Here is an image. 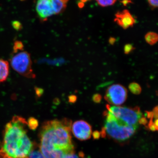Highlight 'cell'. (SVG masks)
Returning <instances> with one entry per match:
<instances>
[{"label":"cell","mask_w":158,"mask_h":158,"mask_svg":"<svg viewBox=\"0 0 158 158\" xmlns=\"http://www.w3.org/2000/svg\"><path fill=\"white\" fill-rule=\"evenodd\" d=\"M71 123L68 119L45 122L40 133V153L45 158H63L73 153L71 136Z\"/></svg>","instance_id":"cell-1"},{"label":"cell","mask_w":158,"mask_h":158,"mask_svg":"<svg viewBox=\"0 0 158 158\" xmlns=\"http://www.w3.org/2000/svg\"><path fill=\"white\" fill-rule=\"evenodd\" d=\"M27 123L19 116H15L6 124L0 158H29L34 144L27 135Z\"/></svg>","instance_id":"cell-2"},{"label":"cell","mask_w":158,"mask_h":158,"mask_svg":"<svg viewBox=\"0 0 158 158\" xmlns=\"http://www.w3.org/2000/svg\"><path fill=\"white\" fill-rule=\"evenodd\" d=\"M106 116L105 133L113 139L119 141L127 140L135 134L137 127L131 126L116 118L109 111L104 113Z\"/></svg>","instance_id":"cell-3"},{"label":"cell","mask_w":158,"mask_h":158,"mask_svg":"<svg viewBox=\"0 0 158 158\" xmlns=\"http://www.w3.org/2000/svg\"><path fill=\"white\" fill-rule=\"evenodd\" d=\"M11 67L16 72L27 78L35 79L36 74L32 68V61L30 54L27 51L16 53L10 59Z\"/></svg>","instance_id":"cell-4"},{"label":"cell","mask_w":158,"mask_h":158,"mask_svg":"<svg viewBox=\"0 0 158 158\" xmlns=\"http://www.w3.org/2000/svg\"><path fill=\"white\" fill-rule=\"evenodd\" d=\"M108 111L116 118L126 124L138 127L139 119L142 117L140 108L137 106L134 108L111 106L107 105Z\"/></svg>","instance_id":"cell-5"},{"label":"cell","mask_w":158,"mask_h":158,"mask_svg":"<svg viewBox=\"0 0 158 158\" xmlns=\"http://www.w3.org/2000/svg\"><path fill=\"white\" fill-rule=\"evenodd\" d=\"M127 97L126 88L120 84H115L107 89L104 98L110 104L118 106L124 103Z\"/></svg>","instance_id":"cell-6"},{"label":"cell","mask_w":158,"mask_h":158,"mask_svg":"<svg viewBox=\"0 0 158 158\" xmlns=\"http://www.w3.org/2000/svg\"><path fill=\"white\" fill-rule=\"evenodd\" d=\"M74 136L79 140L85 141L90 139L92 130L90 124L84 120L75 122L72 127Z\"/></svg>","instance_id":"cell-7"},{"label":"cell","mask_w":158,"mask_h":158,"mask_svg":"<svg viewBox=\"0 0 158 158\" xmlns=\"http://www.w3.org/2000/svg\"><path fill=\"white\" fill-rule=\"evenodd\" d=\"M36 9L40 19L42 22L46 21L48 18L54 15L51 0H37Z\"/></svg>","instance_id":"cell-8"},{"label":"cell","mask_w":158,"mask_h":158,"mask_svg":"<svg viewBox=\"0 0 158 158\" xmlns=\"http://www.w3.org/2000/svg\"><path fill=\"white\" fill-rule=\"evenodd\" d=\"M115 16L114 21L124 30L133 27L135 23V20L127 9L118 11L115 15Z\"/></svg>","instance_id":"cell-9"},{"label":"cell","mask_w":158,"mask_h":158,"mask_svg":"<svg viewBox=\"0 0 158 158\" xmlns=\"http://www.w3.org/2000/svg\"><path fill=\"white\" fill-rule=\"evenodd\" d=\"M69 0H51L54 15H58L65 11Z\"/></svg>","instance_id":"cell-10"},{"label":"cell","mask_w":158,"mask_h":158,"mask_svg":"<svg viewBox=\"0 0 158 158\" xmlns=\"http://www.w3.org/2000/svg\"><path fill=\"white\" fill-rule=\"evenodd\" d=\"M9 73V62L4 59H0V83L6 81Z\"/></svg>","instance_id":"cell-11"},{"label":"cell","mask_w":158,"mask_h":158,"mask_svg":"<svg viewBox=\"0 0 158 158\" xmlns=\"http://www.w3.org/2000/svg\"><path fill=\"white\" fill-rule=\"evenodd\" d=\"M144 38L146 42L150 45H154L157 42L158 35L155 32H149L146 34Z\"/></svg>","instance_id":"cell-12"},{"label":"cell","mask_w":158,"mask_h":158,"mask_svg":"<svg viewBox=\"0 0 158 158\" xmlns=\"http://www.w3.org/2000/svg\"><path fill=\"white\" fill-rule=\"evenodd\" d=\"M129 89L131 92L135 95H139L141 93L142 89L141 86L138 83L132 82L129 85Z\"/></svg>","instance_id":"cell-13"},{"label":"cell","mask_w":158,"mask_h":158,"mask_svg":"<svg viewBox=\"0 0 158 158\" xmlns=\"http://www.w3.org/2000/svg\"><path fill=\"white\" fill-rule=\"evenodd\" d=\"M28 127L31 130H35L38 126V121L34 117H30L28 120Z\"/></svg>","instance_id":"cell-14"},{"label":"cell","mask_w":158,"mask_h":158,"mask_svg":"<svg viewBox=\"0 0 158 158\" xmlns=\"http://www.w3.org/2000/svg\"><path fill=\"white\" fill-rule=\"evenodd\" d=\"M24 45L21 41L16 40L14 42L13 47V53H16L20 51L23 50Z\"/></svg>","instance_id":"cell-15"},{"label":"cell","mask_w":158,"mask_h":158,"mask_svg":"<svg viewBox=\"0 0 158 158\" xmlns=\"http://www.w3.org/2000/svg\"><path fill=\"white\" fill-rule=\"evenodd\" d=\"M96 1L100 6L104 7L114 5L116 0H96Z\"/></svg>","instance_id":"cell-16"},{"label":"cell","mask_w":158,"mask_h":158,"mask_svg":"<svg viewBox=\"0 0 158 158\" xmlns=\"http://www.w3.org/2000/svg\"><path fill=\"white\" fill-rule=\"evenodd\" d=\"M135 48L134 45L131 44H127L124 46V48H123V51L124 53L126 55H128L131 53L133 51L135 50Z\"/></svg>","instance_id":"cell-17"},{"label":"cell","mask_w":158,"mask_h":158,"mask_svg":"<svg viewBox=\"0 0 158 158\" xmlns=\"http://www.w3.org/2000/svg\"><path fill=\"white\" fill-rule=\"evenodd\" d=\"M11 25L13 28L17 31H20L23 28V26L21 23L18 21H13L11 23Z\"/></svg>","instance_id":"cell-18"},{"label":"cell","mask_w":158,"mask_h":158,"mask_svg":"<svg viewBox=\"0 0 158 158\" xmlns=\"http://www.w3.org/2000/svg\"><path fill=\"white\" fill-rule=\"evenodd\" d=\"M102 97L99 94H95L92 97V100L96 103H99L101 102Z\"/></svg>","instance_id":"cell-19"},{"label":"cell","mask_w":158,"mask_h":158,"mask_svg":"<svg viewBox=\"0 0 158 158\" xmlns=\"http://www.w3.org/2000/svg\"><path fill=\"white\" fill-rule=\"evenodd\" d=\"M151 8H156L158 7V0H148Z\"/></svg>","instance_id":"cell-20"},{"label":"cell","mask_w":158,"mask_h":158,"mask_svg":"<svg viewBox=\"0 0 158 158\" xmlns=\"http://www.w3.org/2000/svg\"><path fill=\"white\" fill-rule=\"evenodd\" d=\"M77 100V97L75 95H71L69 96V101L70 103H75Z\"/></svg>","instance_id":"cell-21"},{"label":"cell","mask_w":158,"mask_h":158,"mask_svg":"<svg viewBox=\"0 0 158 158\" xmlns=\"http://www.w3.org/2000/svg\"><path fill=\"white\" fill-rule=\"evenodd\" d=\"M100 133L98 131H95L93 133V138L94 139H98L100 137Z\"/></svg>","instance_id":"cell-22"},{"label":"cell","mask_w":158,"mask_h":158,"mask_svg":"<svg viewBox=\"0 0 158 158\" xmlns=\"http://www.w3.org/2000/svg\"><path fill=\"white\" fill-rule=\"evenodd\" d=\"M120 2L123 4V5L124 6H127L128 4H133V2L131 0H122Z\"/></svg>","instance_id":"cell-23"},{"label":"cell","mask_w":158,"mask_h":158,"mask_svg":"<svg viewBox=\"0 0 158 158\" xmlns=\"http://www.w3.org/2000/svg\"><path fill=\"white\" fill-rule=\"evenodd\" d=\"M139 123L141 124L145 125L147 123V120L145 117H141L139 120Z\"/></svg>","instance_id":"cell-24"},{"label":"cell","mask_w":158,"mask_h":158,"mask_svg":"<svg viewBox=\"0 0 158 158\" xmlns=\"http://www.w3.org/2000/svg\"><path fill=\"white\" fill-rule=\"evenodd\" d=\"M116 42V39L113 37H110L109 38V42L111 45H113Z\"/></svg>","instance_id":"cell-25"},{"label":"cell","mask_w":158,"mask_h":158,"mask_svg":"<svg viewBox=\"0 0 158 158\" xmlns=\"http://www.w3.org/2000/svg\"><path fill=\"white\" fill-rule=\"evenodd\" d=\"M63 158H78V157L77 156L73 153L67 155L65 156Z\"/></svg>","instance_id":"cell-26"},{"label":"cell","mask_w":158,"mask_h":158,"mask_svg":"<svg viewBox=\"0 0 158 158\" xmlns=\"http://www.w3.org/2000/svg\"><path fill=\"white\" fill-rule=\"evenodd\" d=\"M78 7L80 9H82L85 6V4L82 2H79L78 4Z\"/></svg>","instance_id":"cell-27"},{"label":"cell","mask_w":158,"mask_h":158,"mask_svg":"<svg viewBox=\"0 0 158 158\" xmlns=\"http://www.w3.org/2000/svg\"><path fill=\"white\" fill-rule=\"evenodd\" d=\"M81 2H82L83 3H85L86 2H87V1H88V0H81Z\"/></svg>","instance_id":"cell-28"},{"label":"cell","mask_w":158,"mask_h":158,"mask_svg":"<svg viewBox=\"0 0 158 158\" xmlns=\"http://www.w3.org/2000/svg\"><path fill=\"white\" fill-rule=\"evenodd\" d=\"M20 1H25V0H20Z\"/></svg>","instance_id":"cell-29"},{"label":"cell","mask_w":158,"mask_h":158,"mask_svg":"<svg viewBox=\"0 0 158 158\" xmlns=\"http://www.w3.org/2000/svg\"><path fill=\"white\" fill-rule=\"evenodd\" d=\"M88 1H90V0H88Z\"/></svg>","instance_id":"cell-30"}]
</instances>
